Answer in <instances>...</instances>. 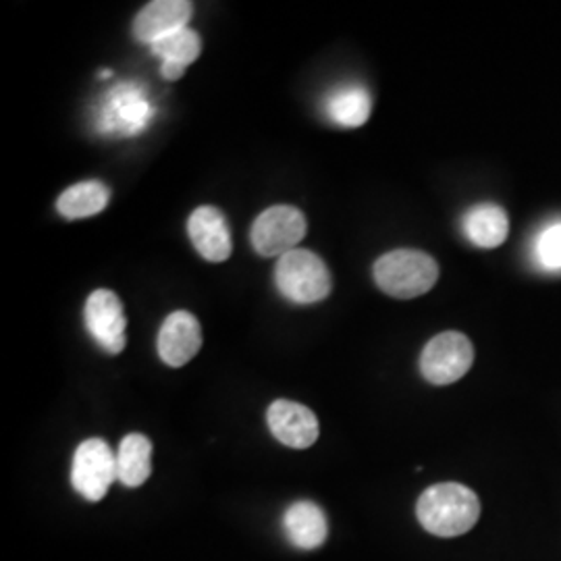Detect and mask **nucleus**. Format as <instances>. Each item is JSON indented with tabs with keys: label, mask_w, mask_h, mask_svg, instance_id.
Segmentation results:
<instances>
[{
	"label": "nucleus",
	"mask_w": 561,
	"mask_h": 561,
	"mask_svg": "<svg viewBox=\"0 0 561 561\" xmlns=\"http://www.w3.org/2000/svg\"><path fill=\"white\" fill-rule=\"evenodd\" d=\"M474 362L472 341L458 331H445L422 350V377L433 385L460 381Z\"/></svg>",
	"instance_id": "nucleus-6"
},
{
	"label": "nucleus",
	"mask_w": 561,
	"mask_h": 561,
	"mask_svg": "<svg viewBox=\"0 0 561 561\" xmlns=\"http://www.w3.org/2000/svg\"><path fill=\"white\" fill-rule=\"evenodd\" d=\"M308 222L294 206H271L252 225L250 240L254 250L266 259H280L306 238Z\"/></svg>",
	"instance_id": "nucleus-4"
},
{
	"label": "nucleus",
	"mask_w": 561,
	"mask_h": 561,
	"mask_svg": "<svg viewBox=\"0 0 561 561\" xmlns=\"http://www.w3.org/2000/svg\"><path fill=\"white\" fill-rule=\"evenodd\" d=\"M152 472V443L140 433L127 435L117 451V481L129 489L141 486Z\"/></svg>",
	"instance_id": "nucleus-17"
},
{
	"label": "nucleus",
	"mask_w": 561,
	"mask_h": 561,
	"mask_svg": "<svg viewBox=\"0 0 561 561\" xmlns=\"http://www.w3.org/2000/svg\"><path fill=\"white\" fill-rule=\"evenodd\" d=\"M111 202V190L102 181H81L65 190L57 201V210L65 219L76 221L94 217Z\"/></svg>",
	"instance_id": "nucleus-18"
},
{
	"label": "nucleus",
	"mask_w": 561,
	"mask_h": 561,
	"mask_svg": "<svg viewBox=\"0 0 561 561\" xmlns=\"http://www.w3.org/2000/svg\"><path fill=\"white\" fill-rule=\"evenodd\" d=\"M439 264L421 250H393L375 264V280L391 298L412 300L433 289Z\"/></svg>",
	"instance_id": "nucleus-2"
},
{
	"label": "nucleus",
	"mask_w": 561,
	"mask_h": 561,
	"mask_svg": "<svg viewBox=\"0 0 561 561\" xmlns=\"http://www.w3.org/2000/svg\"><path fill=\"white\" fill-rule=\"evenodd\" d=\"M83 319L88 333L111 356H117L127 345V319L119 298L108 289H96L85 301Z\"/></svg>",
	"instance_id": "nucleus-7"
},
{
	"label": "nucleus",
	"mask_w": 561,
	"mask_h": 561,
	"mask_svg": "<svg viewBox=\"0 0 561 561\" xmlns=\"http://www.w3.org/2000/svg\"><path fill=\"white\" fill-rule=\"evenodd\" d=\"M416 516L426 533L451 539L468 533L479 522L481 502L472 489L460 482H442L422 493Z\"/></svg>",
	"instance_id": "nucleus-1"
},
{
	"label": "nucleus",
	"mask_w": 561,
	"mask_h": 561,
	"mask_svg": "<svg viewBox=\"0 0 561 561\" xmlns=\"http://www.w3.org/2000/svg\"><path fill=\"white\" fill-rule=\"evenodd\" d=\"M150 113V104L140 90L131 83H121L106 99L102 108L101 127L106 131L136 134L146 127Z\"/></svg>",
	"instance_id": "nucleus-12"
},
{
	"label": "nucleus",
	"mask_w": 561,
	"mask_h": 561,
	"mask_svg": "<svg viewBox=\"0 0 561 561\" xmlns=\"http://www.w3.org/2000/svg\"><path fill=\"white\" fill-rule=\"evenodd\" d=\"M194 7L187 0H154L146 4L134 20L136 41L148 46L185 30L192 21Z\"/></svg>",
	"instance_id": "nucleus-10"
},
{
	"label": "nucleus",
	"mask_w": 561,
	"mask_h": 561,
	"mask_svg": "<svg viewBox=\"0 0 561 561\" xmlns=\"http://www.w3.org/2000/svg\"><path fill=\"white\" fill-rule=\"evenodd\" d=\"M117 481V456L102 439H85L73 454L71 484L88 502H101Z\"/></svg>",
	"instance_id": "nucleus-5"
},
{
	"label": "nucleus",
	"mask_w": 561,
	"mask_h": 561,
	"mask_svg": "<svg viewBox=\"0 0 561 561\" xmlns=\"http://www.w3.org/2000/svg\"><path fill=\"white\" fill-rule=\"evenodd\" d=\"M324 113L340 127H360L373 113V96L360 83H345L324 99Z\"/></svg>",
	"instance_id": "nucleus-16"
},
{
	"label": "nucleus",
	"mask_w": 561,
	"mask_h": 561,
	"mask_svg": "<svg viewBox=\"0 0 561 561\" xmlns=\"http://www.w3.org/2000/svg\"><path fill=\"white\" fill-rule=\"evenodd\" d=\"M280 294L296 304H317L331 294L327 264L310 250H294L280 256L275 271Z\"/></svg>",
	"instance_id": "nucleus-3"
},
{
	"label": "nucleus",
	"mask_w": 561,
	"mask_h": 561,
	"mask_svg": "<svg viewBox=\"0 0 561 561\" xmlns=\"http://www.w3.org/2000/svg\"><path fill=\"white\" fill-rule=\"evenodd\" d=\"M187 233L204 261L225 262L231 256V233L219 208H196L187 221Z\"/></svg>",
	"instance_id": "nucleus-11"
},
{
	"label": "nucleus",
	"mask_w": 561,
	"mask_h": 561,
	"mask_svg": "<svg viewBox=\"0 0 561 561\" xmlns=\"http://www.w3.org/2000/svg\"><path fill=\"white\" fill-rule=\"evenodd\" d=\"M533 256L542 271L561 273V219L541 227L533 243Z\"/></svg>",
	"instance_id": "nucleus-19"
},
{
	"label": "nucleus",
	"mask_w": 561,
	"mask_h": 561,
	"mask_svg": "<svg viewBox=\"0 0 561 561\" xmlns=\"http://www.w3.org/2000/svg\"><path fill=\"white\" fill-rule=\"evenodd\" d=\"M150 50L154 57L162 59V78L178 81L183 78V71L201 57L202 41L198 32L185 27L152 44Z\"/></svg>",
	"instance_id": "nucleus-14"
},
{
	"label": "nucleus",
	"mask_w": 561,
	"mask_h": 561,
	"mask_svg": "<svg viewBox=\"0 0 561 561\" xmlns=\"http://www.w3.org/2000/svg\"><path fill=\"white\" fill-rule=\"evenodd\" d=\"M463 236L474 245L491 250L500 248L507 240L510 219L502 206L497 204H479L472 206L461 219Z\"/></svg>",
	"instance_id": "nucleus-15"
},
{
	"label": "nucleus",
	"mask_w": 561,
	"mask_h": 561,
	"mask_svg": "<svg viewBox=\"0 0 561 561\" xmlns=\"http://www.w3.org/2000/svg\"><path fill=\"white\" fill-rule=\"evenodd\" d=\"M201 322L192 312L178 310L164 319L157 340V350L167 366H185L201 352Z\"/></svg>",
	"instance_id": "nucleus-9"
},
{
	"label": "nucleus",
	"mask_w": 561,
	"mask_h": 561,
	"mask_svg": "<svg viewBox=\"0 0 561 561\" xmlns=\"http://www.w3.org/2000/svg\"><path fill=\"white\" fill-rule=\"evenodd\" d=\"M287 539L300 549H317L329 537L327 516L317 503L296 502L283 516Z\"/></svg>",
	"instance_id": "nucleus-13"
},
{
	"label": "nucleus",
	"mask_w": 561,
	"mask_h": 561,
	"mask_svg": "<svg viewBox=\"0 0 561 561\" xmlns=\"http://www.w3.org/2000/svg\"><path fill=\"white\" fill-rule=\"evenodd\" d=\"M266 422L273 437L291 449L312 447L321 433L314 412L296 401H273L266 412Z\"/></svg>",
	"instance_id": "nucleus-8"
}]
</instances>
